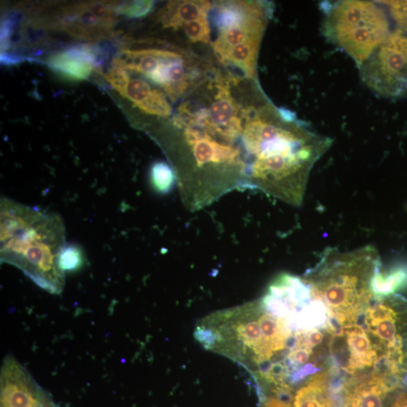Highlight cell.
Returning a JSON list of instances; mask_svg holds the SVG:
<instances>
[{"mask_svg":"<svg viewBox=\"0 0 407 407\" xmlns=\"http://www.w3.org/2000/svg\"><path fill=\"white\" fill-rule=\"evenodd\" d=\"M261 39H252L228 49L221 60L242 70L245 76L253 78L256 75L257 56Z\"/></svg>","mask_w":407,"mask_h":407,"instance_id":"2e32d148","label":"cell"},{"mask_svg":"<svg viewBox=\"0 0 407 407\" xmlns=\"http://www.w3.org/2000/svg\"><path fill=\"white\" fill-rule=\"evenodd\" d=\"M243 142L250 190L294 207L304 203L313 167L332 145L293 112L271 106L247 120Z\"/></svg>","mask_w":407,"mask_h":407,"instance_id":"6da1fadb","label":"cell"},{"mask_svg":"<svg viewBox=\"0 0 407 407\" xmlns=\"http://www.w3.org/2000/svg\"><path fill=\"white\" fill-rule=\"evenodd\" d=\"M330 369L301 383L292 398V407H336L330 390Z\"/></svg>","mask_w":407,"mask_h":407,"instance_id":"7c38bea8","label":"cell"},{"mask_svg":"<svg viewBox=\"0 0 407 407\" xmlns=\"http://www.w3.org/2000/svg\"><path fill=\"white\" fill-rule=\"evenodd\" d=\"M118 5L107 3L78 4L59 16V27L82 39H100L111 32L117 22Z\"/></svg>","mask_w":407,"mask_h":407,"instance_id":"ba28073f","label":"cell"},{"mask_svg":"<svg viewBox=\"0 0 407 407\" xmlns=\"http://www.w3.org/2000/svg\"><path fill=\"white\" fill-rule=\"evenodd\" d=\"M93 49L87 46H75L51 57L48 65L68 79L81 81L88 79L96 64Z\"/></svg>","mask_w":407,"mask_h":407,"instance_id":"8fae6325","label":"cell"},{"mask_svg":"<svg viewBox=\"0 0 407 407\" xmlns=\"http://www.w3.org/2000/svg\"><path fill=\"white\" fill-rule=\"evenodd\" d=\"M269 15L257 18L247 24L222 31L213 46L218 58L221 60L228 49L252 39H262Z\"/></svg>","mask_w":407,"mask_h":407,"instance_id":"5bb4252c","label":"cell"},{"mask_svg":"<svg viewBox=\"0 0 407 407\" xmlns=\"http://www.w3.org/2000/svg\"><path fill=\"white\" fill-rule=\"evenodd\" d=\"M210 8L208 1H172L166 5L159 17L164 27L177 30L193 20L207 18Z\"/></svg>","mask_w":407,"mask_h":407,"instance_id":"4fadbf2b","label":"cell"},{"mask_svg":"<svg viewBox=\"0 0 407 407\" xmlns=\"http://www.w3.org/2000/svg\"><path fill=\"white\" fill-rule=\"evenodd\" d=\"M323 9V34L358 67L392 32L391 16L382 2L348 0L326 4Z\"/></svg>","mask_w":407,"mask_h":407,"instance_id":"5b68a950","label":"cell"},{"mask_svg":"<svg viewBox=\"0 0 407 407\" xmlns=\"http://www.w3.org/2000/svg\"><path fill=\"white\" fill-rule=\"evenodd\" d=\"M398 28L407 32V1H384Z\"/></svg>","mask_w":407,"mask_h":407,"instance_id":"ffe728a7","label":"cell"},{"mask_svg":"<svg viewBox=\"0 0 407 407\" xmlns=\"http://www.w3.org/2000/svg\"><path fill=\"white\" fill-rule=\"evenodd\" d=\"M381 269L377 248L367 245L342 252L328 247L302 276L313 299L325 306L334 328L352 325L375 298L373 283Z\"/></svg>","mask_w":407,"mask_h":407,"instance_id":"277c9868","label":"cell"},{"mask_svg":"<svg viewBox=\"0 0 407 407\" xmlns=\"http://www.w3.org/2000/svg\"><path fill=\"white\" fill-rule=\"evenodd\" d=\"M183 27L187 38L193 43H209L211 31L207 18L193 20L185 24Z\"/></svg>","mask_w":407,"mask_h":407,"instance_id":"ac0fdd59","label":"cell"},{"mask_svg":"<svg viewBox=\"0 0 407 407\" xmlns=\"http://www.w3.org/2000/svg\"><path fill=\"white\" fill-rule=\"evenodd\" d=\"M61 217L13 200L0 204V257L52 295L65 287L59 257L66 245Z\"/></svg>","mask_w":407,"mask_h":407,"instance_id":"3957f363","label":"cell"},{"mask_svg":"<svg viewBox=\"0 0 407 407\" xmlns=\"http://www.w3.org/2000/svg\"><path fill=\"white\" fill-rule=\"evenodd\" d=\"M390 407H407V389L399 396Z\"/></svg>","mask_w":407,"mask_h":407,"instance_id":"603a6c76","label":"cell"},{"mask_svg":"<svg viewBox=\"0 0 407 407\" xmlns=\"http://www.w3.org/2000/svg\"><path fill=\"white\" fill-rule=\"evenodd\" d=\"M262 407H292V405L291 401L276 395L264 399Z\"/></svg>","mask_w":407,"mask_h":407,"instance_id":"7402d4cb","label":"cell"},{"mask_svg":"<svg viewBox=\"0 0 407 407\" xmlns=\"http://www.w3.org/2000/svg\"><path fill=\"white\" fill-rule=\"evenodd\" d=\"M404 289H407V265L399 264L385 271L380 269L374 278L375 298L398 295L399 291Z\"/></svg>","mask_w":407,"mask_h":407,"instance_id":"9a60e30c","label":"cell"},{"mask_svg":"<svg viewBox=\"0 0 407 407\" xmlns=\"http://www.w3.org/2000/svg\"><path fill=\"white\" fill-rule=\"evenodd\" d=\"M296 331L288 315L261 297L205 318L197 340L205 349L243 365L262 387L277 392L292 389L287 361Z\"/></svg>","mask_w":407,"mask_h":407,"instance_id":"7a4b0ae2","label":"cell"},{"mask_svg":"<svg viewBox=\"0 0 407 407\" xmlns=\"http://www.w3.org/2000/svg\"><path fill=\"white\" fill-rule=\"evenodd\" d=\"M150 181L156 192L166 194L172 190L176 179L172 167L165 162H158L152 166Z\"/></svg>","mask_w":407,"mask_h":407,"instance_id":"e0dca14e","label":"cell"},{"mask_svg":"<svg viewBox=\"0 0 407 407\" xmlns=\"http://www.w3.org/2000/svg\"><path fill=\"white\" fill-rule=\"evenodd\" d=\"M82 263V252L79 247L66 245L63 248L59 257V266L64 273L79 269Z\"/></svg>","mask_w":407,"mask_h":407,"instance_id":"d6986e66","label":"cell"},{"mask_svg":"<svg viewBox=\"0 0 407 407\" xmlns=\"http://www.w3.org/2000/svg\"><path fill=\"white\" fill-rule=\"evenodd\" d=\"M153 5V1H134L120 5L117 7V12L130 18H141L149 14Z\"/></svg>","mask_w":407,"mask_h":407,"instance_id":"44dd1931","label":"cell"},{"mask_svg":"<svg viewBox=\"0 0 407 407\" xmlns=\"http://www.w3.org/2000/svg\"><path fill=\"white\" fill-rule=\"evenodd\" d=\"M354 323L367 331L381 359L407 368L406 298H374Z\"/></svg>","mask_w":407,"mask_h":407,"instance_id":"8992f818","label":"cell"},{"mask_svg":"<svg viewBox=\"0 0 407 407\" xmlns=\"http://www.w3.org/2000/svg\"><path fill=\"white\" fill-rule=\"evenodd\" d=\"M106 79L122 96L131 101L143 112L160 117H168L172 108L162 92L153 89L147 82L131 78L127 70L114 66Z\"/></svg>","mask_w":407,"mask_h":407,"instance_id":"9c48e42d","label":"cell"},{"mask_svg":"<svg viewBox=\"0 0 407 407\" xmlns=\"http://www.w3.org/2000/svg\"><path fill=\"white\" fill-rule=\"evenodd\" d=\"M361 76L375 93L399 98L407 92V32L396 28L359 67Z\"/></svg>","mask_w":407,"mask_h":407,"instance_id":"52a82bcc","label":"cell"},{"mask_svg":"<svg viewBox=\"0 0 407 407\" xmlns=\"http://www.w3.org/2000/svg\"><path fill=\"white\" fill-rule=\"evenodd\" d=\"M396 392L382 377L371 373L343 380L336 407H385Z\"/></svg>","mask_w":407,"mask_h":407,"instance_id":"30bf717a","label":"cell"}]
</instances>
